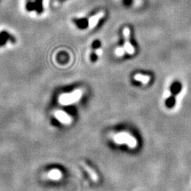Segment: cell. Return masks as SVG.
I'll return each mask as SVG.
<instances>
[{"label":"cell","mask_w":191,"mask_h":191,"mask_svg":"<svg viewBox=\"0 0 191 191\" xmlns=\"http://www.w3.org/2000/svg\"><path fill=\"white\" fill-rule=\"evenodd\" d=\"M83 166H84V169L86 170V171H88V174L91 176V177L92 180L94 181H98V176L96 173L94 172L93 170L91 169V167H89L88 165H86V164H83Z\"/></svg>","instance_id":"7"},{"label":"cell","mask_w":191,"mask_h":191,"mask_svg":"<svg viewBox=\"0 0 191 191\" xmlns=\"http://www.w3.org/2000/svg\"><path fill=\"white\" fill-rule=\"evenodd\" d=\"M51 177H52L53 178H58L60 177V173L58 171H55L52 172V173H51Z\"/></svg>","instance_id":"11"},{"label":"cell","mask_w":191,"mask_h":191,"mask_svg":"<svg viewBox=\"0 0 191 191\" xmlns=\"http://www.w3.org/2000/svg\"><path fill=\"white\" fill-rule=\"evenodd\" d=\"M26 7L28 11H35L38 14H41L43 11V0H28Z\"/></svg>","instance_id":"2"},{"label":"cell","mask_w":191,"mask_h":191,"mask_svg":"<svg viewBox=\"0 0 191 191\" xmlns=\"http://www.w3.org/2000/svg\"><path fill=\"white\" fill-rule=\"evenodd\" d=\"M89 58H90V60H91V62H96V61H97V60H98V55H97V53H96V50H92V51H91V53H90V56H89Z\"/></svg>","instance_id":"10"},{"label":"cell","mask_w":191,"mask_h":191,"mask_svg":"<svg viewBox=\"0 0 191 191\" xmlns=\"http://www.w3.org/2000/svg\"><path fill=\"white\" fill-rule=\"evenodd\" d=\"M182 90V84L178 81H175L172 83L170 87V91H171V95L176 96Z\"/></svg>","instance_id":"5"},{"label":"cell","mask_w":191,"mask_h":191,"mask_svg":"<svg viewBox=\"0 0 191 191\" xmlns=\"http://www.w3.org/2000/svg\"><path fill=\"white\" fill-rule=\"evenodd\" d=\"M114 140L115 142L118 144L127 143L130 147H135L137 145V141L135 140V138L126 132H121L115 135Z\"/></svg>","instance_id":"1"},{"label":"cell","mask_w":191,"mask_h":191,"mask_svg":"<svg viewBox=\"0 0 191 191\" xmlns=\"http://www.w3.org/2000/svg\"><path fill=\"white\" fill-rule=\"evenodd\" d=\"M14 41V38L8 32L1 31L0 32V47L4 45L8 41Z\"/></svg>","instance_id":"4"},{"label":"cell","mask_w":191,"mask_h":191,"mask_svg":"<svg viewBox=\"0 0 191 191\" xmlns=\"http://www.w3.org/2000/svg\"><path fill=\"white\" fill-rule=\"evenodd\" d=\"M175 96H176L171 95L166 100L165 103H166V107L169 108H172L173 107H174L176 102V100Z\"/></svg>","instance_id":"6"},{"label":"cell","mask_w":191,"mask_h":191,"mask_svg":"<svg viewBox=\"0 0 191 191\" xmlns=\"http://www.w3.org/2000/svg\"><path fill=\"white\" fill-rule=\"evenodd\" d=\"M57 115H58V119H60V120L62 121L63 122H65V123H69L70 122V119H69V117L67 116V115H65V113L62 112H58L57 113Z\"/></svg>","instance_id":"8"},{"label":"cell","mask_w":191,"mask_h":191,"mask_svg":"<svg viewBox=\"0 0 191 191\" xmlns=\"http://www.w3.org/2000/svg\"><path fill=\"white\" fill-rule=\"evenodd\" d=\"M122 3L125 7H130L133 3V0H122Z\"/></svg>","instance_id":"12"},{"label":"cell","mask_w":191,"mask_h":191,"mask_svg":"<svg viewBox=\"0 0 191 191\" xmlns=\"http://www.w3.org/2000/svg\"><path fill=\"white\" fill-rule=\"evenodd\" d=\"M101 42L99 41V40H98V39L94 40V41L91 43L92 50H96L97 49L101 48Z\"/></svg>","instance_id":"9"},{"label":"cell","mask_w":191,"mask_h":191,"mask_svg":"<svg viewBox=\"0 0 191 191\" xmlns=\"http://www.w3.org/2000/svg\"><path fill=\"white\" fill-rule=\"evenodd\" d=\"M73 22L74 23L77 27L81 30L86 29L89 26V21L86 18H74L73 19Z\"/></svg>","instance_id":"3"}]
</instances>
